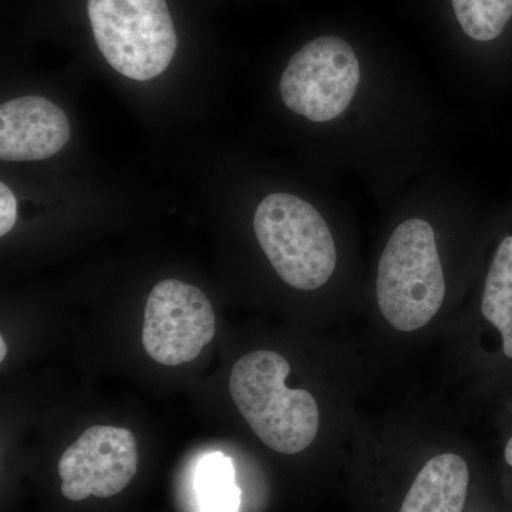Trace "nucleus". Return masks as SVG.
Instances as JSON below:
<instances>
[{"label":"nucleus","instance_id":"obj_1","mask_svg":"<svg viewBox=\"0 0 512 512\" xmlns=\"http://www.w3.org/2000/svg\"><path fill=\"white\" fill-rule=\"evenodd\" d=\"M380 315L397 332L426 328L447 298V275L436 225L421 215L404 218L390 232L376 268Z\"/></svg>","mask_w":512,"mask_h":512},{"label":"nucleus","instance_id":"obj_2","mask_svg":"<svg viewBox=\"0 0 512 512\" xmlns=\"http://www.w3.org/2000/svg\"><path fill=\"white\" fill-rule=\"evenodd\" d=\"M291 365L281 353L256 350L232 367L229 392L248 426L266 447L302 453L319 433L320 410L308 390L291 389Z\"/></svg>","mask_w":512,"mask_h":512},{"label":"nucleus","instance_id":"obj_3","mask_svg":"<svg viewBox=\"0 0 512 512\" xmlns=\"http://www.w3.org/2000/svg\"><path fill=\"white\" fill-rule=\"evenodd\" d=\"M256 241L286 285L311 292L338 268V247L325 217L289 192L266 195L254 215Z\"/></svg>","mask_w":512,"mask_h":512},{"label":"nucleus","instance_id":"obj_4","mask_svg":"<svg viewBox=\"0 0 512 512\" xmlns=\"http://www.w3.org/2000/svg\"><path fill=\"white\" fill-rule=\"evenodd\" d=\"M101 55L128 79L147 82L173 62L178 40L165 0H89Z\"/></svg>","mask_w":512,"mask_h":512},{"label":"nucleus","instance_id":"obj_5","mask_svg":"<svg viewBox=\"0 0 512 512\" xmlns=\"http://www.w3.org/2000/svg\"><path fill=\"white\" fill-rule=\"evenodd\" d=\"M359 56L348 40L320 36L306 43L285 67L279 92L293 113L316 124L350 117L365 90Z\"/></svg>","mask_w":512,"mask_h":512},{"label":"nucleus","instance_id":"obj_6","mask_svg":"<svg viewBox=\"0 0 512 512\" xmlns=\"http://www.w3.org/2000/svg\"><path fill=\"white\" fill-rule=\"evenodd\" d=\"M217 320L207 296L190 284L165 279L146 303L143 346L160 365L194 362L214 339Z\"/></svg>","mask_w":512,"mask_h":512},{"label":"nucleus","instance_id":"obj_7","mask_svg":"<svg viewBox=\"0 0 512 512\" xmlns=\"http://www.w3.org/2000/svg\"><path fill=\"white\" fill-rule=\"evenodd\" d=\"M138 470L136 437L130 430L93 426L84 431L59 461L62 493L83 501L94 495L110 498L131 483Z\"/></svg>","mask_w":512,"mask_h":512},{"label":"nucleus","instance_id":"obj_8","mask_svg":"<svg viewBox=\"0 0 512 512\" xmlns=\"http://www.w3.org/2000/svg\"><path fill=\"white\" fill-rule=\"evenodd\" d=\"M478 313L491 339L494 382L507 392L512 384V210L495 237L485 266Z\"/></svg>","mask_w":512,"mask_h":512},{"label":"nucleus","instance_id":"obj_9","mask_svg":"<svg viewBox=\"0 0 512 512\" xmlns=\"http://www.w3.org/2000/svg\"><path fill=\"white\" fill-rule=\"evenodd\" d=\"M69 140V119L45 97H20L0 107L3 161L45 160L63 150Z\"/></svg>","mask_w":512,"mask_h":512},{"label":"nucleus","instance_id":"obj_10","mask_svg":"<svg viewBox=\"0 0 512 512\" xmlns=\"http://www.w3.org/2000/svg\"><path fill=\"white\" fill-rule=\"evenodd\" d=\"M470 468L456 453L431 457L414 478L400 512H463Z\"/></svg>","mask_w":512,"mask_h":512},{"label":"nucleus","instance_id":"obj_11","mask_svg":"<svg viewBox=\"0 0 512 512\" xmlns=\"http://www.w3.org/2000/svg\"><path fill=\"white\" fill-rule=\"evenodd\" d=\"M201 512H238L241 490L235 484L231 458L221 453L202 458L195 478Z\"/></svg>","mask_w":512,"mask_h":512},{"label":"nucleus","instance_id":"obj_12","mask_svg":"<svg viewBox=\"0 0 512 512\" xmlns=\"http://www.w3.org/2000/svg\"><path fill=\"white\" fill-rule=\"evenodd\" d=\"M464 35L490 43L503 35L512 19V0H450Z\"/></svg>","mask_w":512,"mask_h":512},{"label":"nucleus","instance_id":"obj_13","mask_svg":"<svg viewBox=\"0 0 512 512\" xmlns=\"http://www.w3.org/2000/svg\"><path fill=\"white\" fill-rule=\"evenodd\" d=\"M18 221V201L5 183L0 184V235L5 237Z\"/></svg>","mask_w":512,"mask_h":512},{"label":"nucleus","instance_id":"obj_14","mask_svg":"<svg viewBox=\"0 0 512 512\" xmlns=\"http://www.w3.org/2000/svg\"><path fill=\"white\" fill-rule=\"evenodd\" d=\"M503 458L508 468L512 470V414L507 419L505 426V441L503 447Z\"/></svg>","mask_w":512,"mask_h":512},{"label":"nucleus","instance_id":"obj_15","mask_svg":"<svg viewBox=\"0 0 512 512\" xmlns=\"http://www.w3.org/2000/svg\"><path fill=\"white\" fill-rule=\"evenodd\" d=\"M6 352H8V348H6V342L5 339L0 338V360H5Z\"/></svg>","mask_w":512,"mask_h":512}]
</instances>
